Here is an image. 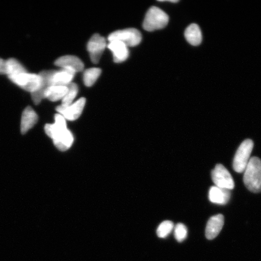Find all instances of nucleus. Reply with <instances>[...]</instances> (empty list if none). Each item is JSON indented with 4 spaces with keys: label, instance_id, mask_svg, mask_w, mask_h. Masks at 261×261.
Returning a JSON list of instances; mask_svg holds the SVG:
<instances>
[{
    "label": "nucleus",
    "instance_id": "obj_25",
    "mask_svg": "<svg viewBox=\"0 0 261 261\" xmlns=\"http://www.w3.org/2000/svg\"><path fill=\"white\" fill-rule=\"evenodd\" d=\"M0 74H7L6 61L0 58Z\"/></svg>",
    "mask_w": 261,
    "mask_h": 261
},
{
    "label": "nucleus",
    "instance_id": "obj_4",
    "mask_svg": "<svg viewBox=\"0 0 261 261\" xmlns=\"http://www.w3.org/2000/svg\"><path fill=\"white\" fill-rule=\"evenodd\" d=\"M9 80L21 89L31 93L37 91L41 85L40 75L28 72L8 76Z\"/></svg>",
    "mask_w": 261,
    "mask_h": 261
},
{
    "label": "nucleus",
    "instance_id": "obj_13",
    "mask_svg": "<svg viewBox=\"0 0 261 261\" xmlns=\"http://www.w3.org/2000/svg\"><path fill=\"white\" fill-rule=\"evenodd\" d=\"M108 47L113 52L114 61L116 63H122L126 61L129 57L128 47L122 42L110 41Z\"/></svg>",
    "mask_w": 261,
    "mask_h": 261
},
{
    "label": "nucleus",
    "instance_id": "obj_21",
    "mask_svg": "<svg viewBox=\"0 0 261 261\" xmlns=\"http://www.w3.org/2000/svg\"><path fill=\"white\" fill-rule=\"evenodd\" d=\"M102 71L99 68H90L84 71L83 80L87 87H91L96 83Z\"/></svg>",
    "mask_w": 261,
    "mask_h": 261
},
{
    "label": "nucleus",
    "instance_id": "obj_15",
    "mask_svg": "<svg viewBox=\"0 0 261 261\" xmlns=\"http://www.w3.org/2000/svg\"><path fill=\"white\" fill-rule=\"evenodd\" d=\"M38 116L31 107H28L22 113L21 122V132L25 135L37 123Z\"/></svg>",
    "mask_w": 261,
    "mask_h": 261
},
{
    "label": "nucleus",
    "instance_id": "obj_16",
    "mask_svg": "<svg viewBox=\"0 0 261 261\" xmlns=\"http://www.w3.org/2000/svg\"><path fill=\"white\" fill-rule=\"evenodd\" d=\"M186 39L189 44L194 46L200 45L202 41V34L200 27L197 24H192L186 29Z\"/></svg>",
    "mask_w": 261,
    "mask_h": 261
},
{
    "label": "nucleus",
    "instance_id": "obj_17",
    "mask_svg": "<svg viewBox=\"0 0 261 261\" xmlns=\"http://www.w3.org/2000/svg\"><path fill=\"white\" fill-rule=\"evenodd\" d=\"M75 73L73 71L63 69L55 71L53 76L54 85H57V86H67V85L72 83V80L74 76Z\"/></svg>",
    "mask_w": 261,
    "mask_h": 261
},
{
    "label": "nucleus",
    "instance_id": "obj_9",
    "mask_svg": "<svg viewBox=\"0 0 261 261\" xmlns=\"http://www.w3.org/2000/svg\"><path fill=\"white\" fill-rule=\"evenodd\" d=\"M55 70H44L40 73L41 79V85L40 89L35 92L31 93L33 101L36 105H38L41 100L45 99V91L52 86L53 83V76Z\"/></svg>",
    "mask_w": 261,
    "mask_h": 261
},
{
    "label": "nucleus",
    "instance_id": "obj_2",
    "mask_svg": "<svg viewBox=\"0 0 261 261\" xmlns=\"http://www.w3.org/2000/svg\"><path fill=\"white\" fill-rule=\"evenodd\" d=\"M168 22V15L162 9L153 6L146 13L143 28L146 31L153 32L165 28Z\"/></svg>",
    "mask_w": 261,
    "mask_h": 261
},
{
    "label": "nucleus",
    "instance_id": "obj_1",
    "mask_svg": "<svg viewBox=\"0 0 261 261\" xmlns=\"http://www.w3.org/2000/svg\"><path fill=\"white\" fill-rule=\"evenodd\" d=\"M244 172L246 188L253 193L261 192V160L256 156L251 158Z\"/></svg>",
    "mask_w": 261,
    "mask_h": 261
},
{
    "label": "nucleus",
    "instance_id": "obj_22",
    "mask_svg": "<svg viewBox=\"0 0 261 261\" xmlns=\"http://www.w3.org/2000/svg\"><path fill=\"white\" fill-rule=\"evenodd\" d=\"M68 91L63 99L62 100V105L63 106H68L73 103L75 97H76L78 93V87L77 85L73 83L67 85Z\"/></svg>",
    "mask_w": 261,
    "mask_h": 261
},
{
    "label": "nucleus",
    "instance_id": "obj_3",
    "mask_svg": "<svg viewBox=\"0 0 261 261\" xmlns=\"http://www.w3.org/2000/svg\"><path fill=\"white\" fill-rule=\"evenodd\" d=\"M253 146V142L250 139L245 140L241 143L233 159V168L234 171L238 173L244 172L249 162Z\"/></svg>",
    "mask_w": 261,
    "mask_h": 261
},
{
    "label": "nucleus",
    "instance_id": "obj_12",
    "mask_svg": "<svg viewBox=\"0 0 261 261\" xmlns=\"http://www.w3.org/2000/svg\"><path fill=\"white\" fill-rule=\"evenodd\" d=\"M224 224V218L223 215L218 214L212 217L208 221L205 228V237L207 239H215L223 228Z\"/></svg>",
    "mask_w": 261,
    "mask_h": 261
},
{
    "label": "nucleus",
    "instance_id": "obj_26",
    "mask_svg": "<svg viewBox=\"0 0 261 261\" xmlns=\"http://www.w3.org/2000/svg\"><path fill=\"white\" fill-rule=\"evenodd\" d=\"M159 2H170V3H178V0H172V1H171V0H168V1H166V0H164V1H159Z\"/></svg>",
    "mask_w": 261,
    "mask_h": 261
},
{
    "label": "nucleus",
    "instance_id": "obj_20",
    "mask_svg": "<svg viewBox=\"0 0 261 261\" xmlns=\"http://www.w3.org/2000/svg\"><path fill=\"white\" fill-rule=\"evenodd\" d=\"M7 74L8 76L28 72L25 68L19 62L14 58H10L6 61Z\"/></svg>",
    "mask_w": 261,
    "mask_h": 261
},
{
    "label": "nucleus",
    "instance_id": "obj_19",
    "mask_svg": "<svg viewBox=\"0 0 261 261\" xmlns=\"http://www.w3.org/2000/svg\"><path fill=\"white\" fill-rule=\"evenodd\" d=\"M74 141L73 136L70 130H67L64 135L57 140H54L55 146L60 151H64L69 149Z\"/></svg>",
    "mask_w": 261,
    "mask_h": 261
},
{
    "label": "nucleus",
    "instance_id": "obj_5",
    "mask_svg": "<svg viewBox=\"0 0 261 261\" xmlns=\"http://www.w3.org/2000/svg\"><path fill=\"white\" fill-rule=\"evenodd\" d=\"M142 34L138 29L129 28L117 31L109 35V41H119L127 47H135L142 41Z\"/></svg>",
    "mask_w": 261,
    "mask_h": 261
},
{
    "label": "nucleus",
    "instance_id": "obj_6",
    "mask_svg": "<svg viewBox=\"0 0 261 261\" xmlns=\"http://www.w3.org/2000/svg\"><path fill=\"white\" fill-rule=\"evenodd\" d=\"M212 181L218 188L231 190L234 188V182L230 172L223 165L218 164L212 171Z\"/></svg>",
    "mask_w": 261,
    "mask_h": 261
},
{
    "label": "nucleus",
    "instance_id": "obj_7",
    "mask_svg": "<svg viewBox=\"0 0 261 261\" xmlns=\"http://www.w3.org/2000/svg\"><path fill=\"white\" fill-rule=\"evenodd\" d=\"M107 47L105 38L99 34H94L90 38L87 44V50L89 52L91 61L94 64L99 63L101 57Z\"/></svg>",
    "mask_w": 261,
    "mask_h": 261
},
{
    "label": "nucleus",
    "instance_id": "obj_23",
    "mask_svg": "<svg viewBox=\"0 0 261 261\" xmlns=\"http://www.w3.org/2000/svg\"><path fill=\"white\" fill-rule=\"evenodd\" d=\"M174 225L172 221H163L156 230V234L159 238H165L167 237L174 229Z\"/></svg>",
    "mask_w": 261,
    "mask_h": 261
},
{
    "label": "nucleus",
    "instance_id": "obj_10",
    "mask_svg": "<svg viewBox=\"0 0 261 261\" xmlns=\"http://www.w3.org/2000/svg\"><path fill=\"white\" fill-rule=\"evenodd\" d=\"M55 120L54 123L47 124L44 128L45 133L53 141L60 138L68 130L66 120L61 114H56Z\"/></svg>",
    "mask_w": 261,
    "mask_h": 261
},
{
    "label": "nucleus",
    "instance_id": "obj_8",
    "mask_svg": "<svg viewBox=\"0 0 261 261\" xmlns=\"http://www.w3.org/2000/svg\"><path fill=\"white\" fill-rule=\"evenodd\" d=\"M86 99L84 97L81 98L73 103L68 106H58L57 111L58 114L63 116L65 120H76L83 113L85 106H86Z\"/></svg>",
    "mask_w": 261,
    "mask_h": 261
},
{
    "label": "nucleus",
    "instance_id": "obj_24",
    "mask_svg": "<svg viewBox=\"0 0 261 261\" xmlns=\"http://www.w3.org/2000/svg\"><path fill=\"white\" fill-rule=\"evenodd\" d=\"M174 236L178 242L184 241L188 236V229L185 225L178 223L175 227Z\"/></svg>",
    "mask_w": 261,
    "mask_h": 261
},
{
    "label": "nucleus",
    "instance_id": "obj_18",
    "mask_svg": "<svg viewBox=\"0 0 261 261\" xmlns=\"http://www.w3.org/2000/svg\"><path fill=\"white\" fill-rule=\"evenodd\" d=\"M68 91L67 86H57L54 85L45 91V98H47L51 102H56V101L63 100L65 94Z\"/></svg>",
    "mask_w": 261,
    "mask_h": 261
},
{
    "label": "nucleus",
    "instance_id": "obj_14",
    "mask_svg": "<svg viewBox=\"0 0 261 261\" xmlns=\"http://www.w3.org/2000/svg\"><path fill=\"white\" fill-rule=\"evenodd\" d=\"M231 198V192L228 189L220 188L216 187L211 188L208 192V198L212 203L225 205L228 203Z\"/></svg>",
    "mask_w": 261,
    "mask_h": 261
},
{
    "label": "nucleus",
    "instance_id": "obj_11",
    "mask_svg": "<svg viewBox=\"0 0 261 261\" xmlns=\"http://www.w3.org/2000/svg\"><path fill=\"white\" fill-rule=\"evenodd\" d=\"M55 64L63 69L69 70L75 73L83 71L84 68L83 62L79 58L72 55H66L59 58L55 62Z\"/></svg>",
    "mask_w": 261,
    "mask_h": 261
}]
</instances>
